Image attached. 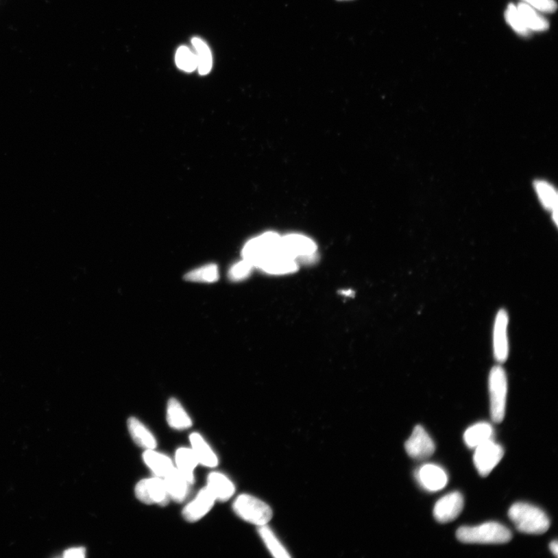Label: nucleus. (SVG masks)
Returning <instances> with one entry per match:
<instances>
[{"label":"nucleus","mask_w":558,"mask_h":558,"mask_svg":"<svg viewBox=\"0 0 558 558\" xmlns=\"http://www.w3.org/2000/svg\"><path fill=\"white\" fill-rule=\"evenodd\" d=\"M216 498L207 487L202 489L194 500L182 510L184 519L188 522H197L210 511Z\"/></svg>","instance_id":"12"},{"label":"nucleus","mask_w":558,"mask_h":558,"mask_svg":"<svg viewBox=\"0 0 558 558\" xmlns=\"http://www.w3.org/2000/svg\"><path fill=\"white\" fill-rule=\"evenodd\" d=\"M177 469L182 473L192 485L194 483V470L199 464L192 448H181L175 453Z\"/></svg>","instance_id":"21"},{"label":"nucleus","mask_w":558,"mask_h":558,"mask_svg":"<svg viewBox=\"0 0 558 558\" xmlns=\"http://www.w3.org/2000/svg\"><path fill=\"white\" fill-rule=\"evenodd\" d=\"M207 488L216 500L226 502L232 497L235 492V486L231 481L219 472H212L207 477Z\"/></svg>","instance_id":"15"},{"label":"nucleus","mask_w":558,"mask_h":558,"mask_svg":"<svg viewBox=\"0 0 558 558\" xmlns=\"http://www.w3.org/2000/svg\"><path fill=\"white\" fill-rule=\"evenodd\" d=\"M258 532L260 537L263 539L266 548L270 551L272 556L277 558H289L290 555L289 552L276 536L270 528L267 526H258Z\"/></svg>","instance_id":"24"},{"label":"nucleus","mask_w":558,"mask_h":558,"mask_svg":"<svg viewBox=\"0 0 558 558\" xmlns=\"http://www.w3.org/2000/svg\"><path fill=\"white\" fill-rule=\"evenodd\" d=\"M509 518L520 532L543 534L550 527V520L542 509L526 503H515L509 510Z\"/></svg>","instance_id":"1"},{"label":"nucleus","mask_w":558,"mask_h":558,"mask_svg":"<svg viewBox=\"0 0 558 558\" xmlns=\"http://www.w3.org/2000/svg\"><path fill=\"white\" fill-rule=\"evenodd\" d=\"M233 509L241 519L258 526L267 525L272 518V510L269 505L251 495L237 497Z\"/></svg>","instance_id":"4"},{"label":"nucleus","mask_w":558,"mask_h":558,"mask_svg":"<svg viewBox=\"0 0 558 558\" xmlns=\"http://www.w3.org/2000/svg\"><path fill=\"white\" fill-rule=\"evenodd\" d=\"M143 459L148 468L157 477L164 478L173 470V462L167 455L154 451V449L146 450Z\"/></svg>","instance_id":"19"},{"label":"nucleus","mask_w":558,"mask_h":558,"mask_svg":"<svg viewBox=\"0 0 558 558\" xmlns=\"http://www.w3.org/2000/svg\"><path fill=\"white\" fill-rule=\"evenodd\" d=\"M135 495L142 502L157 504L161 507L167 506L170 498L164 479L159 477L140 481L136 485Z\"/></svg>","instance_id":"7"},{"label":"nucleus","mask_w":558,"mask_h":558,"mask_svg":"<svg viewBox=\"0 0 558 558\" xmlns=\"http://www.w3.org/2000/svg\"><path fill=\"white\" fill-rule=\"evenodd\" d=\"M491 417L492 421L500 424L506 414L507 378L501 366L492 367L489 375Z\"/></svg>","instance_id":"5"},{"label":"nucleus","mask_w":558,"mask_h":558,"mask_svg":"<svg viewBox=\"0 0 558 558\" xmlns=\"http://www.w3.org/2000/svg\"><path fill=\"white\" fill-rule=\"evenodd\" d=\"M167 421L172 429L184 430L189 429L193 422L181 403L175 398L169 400L167 407Z\"/></svg>","instance_id":"20"},{"label":"nucleus","mask_w":558,"mask_h":558,"mask_svg":"<svg viewBox=\"0 0 558 558\" xmlns=\"http://www.w3.org/2000/svg\"><path fill=\"white\" fill-rule=\"evenodd\" d=\"M418 482L430 492L441 490L448 484V474L441 467L427 464L421 467L417 473Z\"/></svg>","instance_id":"13"},{"label":"nucleus","mask_w":558,"mask_h":558,"mask_svg":"<svg viewBox=\"0 0 558 558\" xmlns=\"http://www.w3.org/2000/svg\"><path fill=\"white\" fill-rule=\"evenodd\" d=\"M550 549L552 553H553L555 556L557 557L558 555V544L557 540H555V542H552L550 544Z\"/></svg>","instance_id":"33"},{"label":"nucleus","mask_w":558,"mask_h":558,"mask_svg":"<svg viewBox=\"0 0 558 558\" xmlns=\"http://www.w3.org/2000/svg\"><path fill=\"white\" fill-rule=\"evenodd\" d=\"M535 187L544 206L552 211H557V195L555 189L543 181L536 182Z\"/></svg>","instance_id":"27"},{"label":"nucleus","mask_w":558,"mask_h":558,"mask_svg":"<svg viewBox=\"0 0 558 558\" xmlns=\"http://www.w3.org/2000/svg\"><path fill=\"white\" fill-rule=\"evenodd\" d=\"M258 269L271 275H286L298 271V263L283 252L266 260Z\"/></svg>","instance_id":"16"},{"label":"nucleus","mask_w":558,"mask_h":558,"mask_svg":"<svg viewBox=\"0 0 558 558\" xmlns=\"http://www.w3.org/2000/svg\"><path fill=\"white\" fill-rule=\"evenodd\" d=\"M189 441L199 464L208 468H215L218 465V458L215 451L199 433H192L189 437Z\"/></svg>","instance_id":"17"},{"label":"nucleus","mask_w":558,"mask_h":558,"mask_svg":"<svg viewBox=\"0 0 558 558\" xmlns=\"http://www.w3.org/2000/svg\"><path fill=\"white\" fill-rule=\"evenodd\" d=\"M464 508V498L459 492H452L439 500L433 509V516L441 524L454 521Z\"/></svg>","instance_id":"10"},{"label":"nucleus","mask_w":558,"mask_h":558,"mask_svg":"<svg viewBox=\"0 0 558 558\" xmlns=\"http://www.w3.org/2000/svg\"><path fill=\"white\" fill-rule=\"evenodd\" d=\"M130 436L139 447L151 450L157 447V441L152 433L138 419L130 417L128 420Z\"/></svg>","instance_id":"18"},{"label":"nucleus","mask_w":558,"mask_h":558,"mask_svg":"<svg viewBox=\"0 0 558 558\" xmlns=\"http://www.w3.org/2000/svg\"><path fill=\"white\" fill-rule=\"evenodd\" d=\"M86 548H73L64 551V557H77L83 558L86 557Z\"/></svg>","instance_id":"32"},{"label":"nucleus","mask_w":558,"mask_h":558,"mask_svg":"<svg viewBox=\"0 0 558 558\" xmlns=\"http://www.w3.org/2000/svg\"><path fill=\"white\" fill-rule=\"evenodd\" d=\"M494 428L488 423L474 424L465 431L464 440L468 448H476L479 445L492 440Z\"/></svg>","instance_id":"22"},{"label":"nucleus","mask_w":558,"mask_h":558,"mask_svg":"<svg viewBox=\"0 0 558 558\" xmlns=\"http://www.w3.org/2000/svg\"><path fill=\"white\" fill-rule=\"evenodd\" d=\"M407 453L417 461L428 459L435 453V444L423 426L415 427L412 435L405 444Z\"/></svg>","instance_id":"9"},{"label":"nucleus","mask_w":558,"mask_h":558,"mask_svg":"<svg viewBox=\"0 0 558 558\" xmlns=\"http://www.w3.org/2000/svg\"><path fill=\"white\" fill-rule=\"evenodd\" d=\"M282 252V236L270 231L247 241L243 248L242 256L254 268L258 269L267 260Z\"/></svg>","instance_id":"3"},{"label":"nucleus","mask_w":558,"mask_h":558,"mask_svg":"<svg viewBox=\"0 0 558 558\" xmlns=\"http://www.w3.org/2000/svg\"><path fill=\"white\" fill-rule=\"evenodd\" d=\"M522 1L544 13H554L557 8V4L555 0H522Z\"/></svg>","instance_id":"31"},{"label":"nucleus","mask_w":558,"mask_h":558,"mask_svg":"<svg viewBox=\"0 0 558 558\" xmlns=\"http://www.w3.org/2000/svg\"><path fill=\"white\" fill-rule=\"evenodd\" d=\"M192 43L195 49V55L197 58V69L201 75H206L210 72L213 64V59L209 47L199 38H195L192 40Z\"/></svg>","instance_id":"25"},{"label":"nucleus","mask_w":558,"mask_h":558,"mask_svg":"<svg viewBox=\"0 0 558 558\" xmlns=\"http://www.w3.org/2000/svg\"><path fill=\"white\" fill-rule=\"evenodd\" d=\"M175 62L180 69L185 72L191 73L197 69V58L195 53L186 46H182L178 49L175 56Z\"/></svg>","instance_id":"28"},{"label":"nucleus","mask_w":558,"mask_h":558,"mask_svg":"<svg viewBox=\"0 0 558 558\" xmlns=\"http://www.w3.org/2000/svg\"><path fill=\"white\" fill-rule=\"evenodd\" d=\"M456 537L464 544H500L509 542L513 535L506 526L491 522L476 526H462L457 531Z\"/></svg>","instance_id":"2"},{"label":"nucleus","mask_w":558,"mask_h":558,"mask_svg":"<svg viewBox=\"0 0 558 558\" xmlns=\"http://www.w3.org/2000/svg\"><path fill=\"white\" fill-rule=\"evenodd\" d=\"M282 247L284 253L298 263H311L316 258L317 245L306 236L299 234L283 236Z\"/></svg>","instance_id":"6"},{"label":"nucleus","mask_w":558,"mask_h":558,"mask_svg":"<svg viewBox=\"0 0 558 558\" xmlns=\"http://www.w3.org/2000/svg\"><path fill=\"white\" fill-rule=\"evenodd\" d=\"M254 266L245 260H242L231 267L229 271L230 280L237 282L246 279L251 275Z\"/></svg>","instance_id":"30"},{"label":"nucleus","mask_w":558,"mask_h":558,"mask_svg":"<svg viewBox=\"0 0 558 558\" xmlns=\"http://www.w3.org/2000/svg\"><path fill=\"white\" fill-rule=\"evenodd\" d=\"M337 1H352V0H337Z\"/></svg>","instance_id":"34"},{"label":"nucleus","mask_w":558,"mask_h":558,"mask_svg":"<svg viewBox=\"0 0 558 558\" xmlns=\"http://www.w3.org/2000/svg\"><path fill=\"white\" fill-rule=\"evenodd\" d=\"M505 17H506L509 25L511 26L516 33L522 35V36H528V35L530 34L531 32L526 27L524 21H522L516 5L512 3L509 4L506 14H505Z\"/></svg>","instance_id":"29"},{"label":"nucleus","mask_w":558,"mask_h":558,"mask_svg":"<svg viewBox=\"0 0 558 558\" xmlns=\"http://www.w3.org/2000/svg\"><path fill=\"white\" fill-rule=\"evenodd\" d=\"M509 324L508 313L505 310L498 312L494 330V352L498 362L506 361L509 354V341L507 326Z\"/></svg>","instance_id":"11"},{"label":"nucleus","mask_w":558,"mask_h":558,"mask_svg":"<svg viewBox=\"0 0 558 558\" xmlns=\"http://www.w3.org/2000/svg\"><path fill=\"white\" fill-rule=\"evenodd\" d=\"M504 450L491 440L479 445L474 454V464L482 477H487L503 458Z\"/></svg>","instance_id":"8"},{"label":"nucleus","mask_w":558,"mask_h":558,"mask_svg":"<svg viewBox=\"0 0 558 558\" xmlns=\"http://www.w3.org/2000/svg\"><path fill=\"white\" fill-rule=\"evenodd\" d=\"M169 498L176 502H182L186 500L189 492V482L182 473L174 468L164 478Z\"/></svg>","instance_id":"14"},{"label":"nucleus","mask_w":558,"mask_h":558,"mask_svg":"<svg viewBox=\"0 0 558 558\" xmlns=\"http://www.w3.org/2000/svg\"><path fill=\"white\" fill-rule=\"evenodd\" d=\"M518 9L522 21L530 32H544L549 28L548 21L529 5L522 2L518 4Z\"/></svg>","instance_id":"23"},{"label":"nucleus","mask_w":558,"mask_h":558,"mask_svg":"<svg viewBox=\"0 0 558 558\" xmlns=\"http://www.w3.org/2000/svg\"><path fill=\"white\" fill-rule=\"evenodd\" d=\"M185 279L188 282L213 283L219 279V269L215 264L199 267L187 273Z\"/></svg>","instance_id":"26"}]
</instances>
